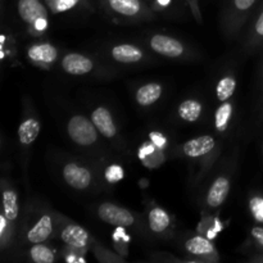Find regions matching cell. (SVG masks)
<instances>
[{"mask_svg":"<svg viewBox=\"0 0 263 263\" xmlns=\"http://www.w3.org/2000/svg\"><path fill=\"white\" fill-rule=\"evenodd\" d=\"M62 240L72 248H82L89 241V234L79 225H68L62 231Z\"/></svg>","mask_w":263,"mask_h":263,"instance_id":"30bf717a","label":"cell"},{"mask_svg":"<svg viewBox=\"0 0 263 263\" xmlns=\"http://www.w3.org/2000/svg\"><path fill=\"white\" fill-rule=\"evenodd\" d=\"M62 67L67 73L80 76V74L89 73L94 67V63L82 54L72 53L64 57L63 61H62Z\"/></svg>","mask_w":263,"mask_h":263,"instance_id":"5b68a950","label":"cell"},{"mask_svg":"<svg viewBox=\"0 0 263 263\" xmlns=\"http://www.w3.org/2000/svg\"><path fill=\"white\" fill-rule=\"evenodd\" d=\"M257 0H234V5L240 12H247L254 5Z\"/></svg>","mask_w":263,"mask_h":263,"instance_id":"484cf974","label":"cell"},{"mask_svg":"<svg viewBox=\"0 0 263 263\" xmlns=\"http://www.w3.org/2000/svg\"><path fill=\"white\" fill-rule=\"evenodd\" d=\"M30 257L33 262L36 263H53L54 262V253L51 249L43 244H35L30 249Z\"/></svg>","mask_w":263,"mask_h":263,"instance_id":"7402d4cb","label":"cell"},{"mask_svg":"<svg viewBox=\"0 0 263 263\" xmlns=\"http://www.w3.org/2000/svg\"><path fill=\"white\" fill-rule=\"evenodd\" d=\"M18 13L27 23H35L40 18L48 17V12L40 0H18Z\"/></svg>","mask_w":263,"mask_h":263,"instance_id":"8992f818","label":"cell"},{"mask_svg":"<svg viewBox=\"0 0 263 263\" xmlns=\"http://www.w3.org/2000/svg\"><path fill=\"white\" fill-rule=\"evenodd\" d=\"M3 204H4V213L3 215L7 217V220H15L18 212H20V208H18L17 195L13 190H5L3 193Z\"/></svg>","mask_w":263,"mask_h":263,"instance_id":"ffe728a7","label":"cell"},{"mask_svg":"<svg viewBox=\"0 0 263 263\" xmlns=\"http://www.w3.org/2000/svg\"><path fill=\"white\" fill-rule=\"evenodd\" d=\"M51 231H53V222H51V217L49 215H45L37 221V223H36L30 231H28L27 239L30 243H33V244L44 243V241L50 236Z\"/></svg>","mask_w":263,"mask_h":263,"instance_id":"8fae6325","label":"cell"},{"mask_svg":"<svg viewBox=\"0 0 263 263\" xmlns=\"http://www.w3.org/2000/svg\"><path fill=\"white\" fill-rule=\"evenodd\" d=\"M216 146V140L210 135L199 136V138L192 139V140L186 141L182 146V152L185 156L192 157V158H198V157L205 156L213 151Z\"/></svg>","mask_w":263,"mask_h":263,"instance_id":"52a82bcc","label":"cell"},{"mask_svg":"<svg viewBox=\"0 0 263 263\" xmlns=\"http://www.w3.org/2000/svg\"><path fill=\"white\" fill-rule=\"evenodd\" d=\"M151 139H152V141H153L154 145L158 146V148H163V146L166 145V138H164L162 134L152 133L151 134Z\"/></svg>","mask_w":263,"mask_h":263,"instance_id":"4316f807","label":"cell"},{"mask_svg":"<svg viewBox=\"0 0 263 263\" xmlns=\"http://www.w3.org/2000/svg\"><path fill=\"white\" fill-rule=\"evenodd\" d=\"M151 48L168 58H177L184 54V45L179 40L164 35H154L151 40Z\"/></svg>","mask_w":263,"mask_h":263,"instance_id":"3957f363","label":"cell"},{"mask_svg":"<svg viewBox=\"0 0 263 263\" xmlns=\"http://www.w3.org/2000/svg\"><path fill=\"white\" fill-rule=\"evenodd\" d=\"M63 177L67 184L77 190H85L91 184V174L85 167L68 163L63 168Z\"/></svg>","mask_w":263,"mask_h":263,"instance_id":"277c9868","label":"cell"},{"mask_svg":"<svg viewBox=\"0 0 263 263\" xmlns=\"http://www.w3.org/2000/svg\"><path fill=\"white\" fill-rule=\"evenodd\" d=\"M185 248L193 256H210L216 252L215 246L208 239L202 238V236H195L187 240Z\"/></svg>","mask_w":263,"mask_h":263,"instance_id":"9a60e30c","label":"cell"},{"mask_svg":"<svg viewBox=\"0 0 263 263\" xmlns=\"http://www.w3.org/2000/svg\"><path fill=\"white\" fill-rule=\"evenodd\" d=\"M170 2H171V0H158L159 4L163 5V7H166V5H168Z\"/></svg>","mask_w":263,"mask_h":263,"instance_id":"4dcf8cb0","label":"cell"},{"mask_svg":"<svg viewBox=\"0 0 263 263\" xmlns=\"http://www.w3.org/2000/svg\"><path fill=\"white\" fill-rule=\"evenodd\" d=\"M91 120L94 122L95 127L98 128L100 134L105 138L110 139L116 135L117 130H116L115 122H113L112 115L109 110L104 107H99L92 112Z\"/></svg>","mask_w":263,"mask_h":263,"instance_id":"ba28073f","label":"cell"},{"mask_svg":"<svg viewBox=\"0 0 263 263\" xmlns=\"http://www.w3.org/2000/svg\"><path fill=\"white\" fill-rule=\"evenodd\" d=\"M251 211L258 222H263V198L256 197L251 200Z\"/></svg>","mask_w":263,"mask_h":263,"instance_id":"cb8c5ba5","label":"cell"},{"mask_svg":"<svg viewBox=\"0 0 263 263\" xmlns=\"http://www.w3.org/2000/svg\"><path fill=\"white\" fill-rule=\"evenodd\" d=\"M98 215H99L100 220H103L104 222L109 223V225L121 226V228H127V226H131L135 222L131 212H128L126 208L113 204V203H103V204H100L99 210H98Z\"/></svg>","mask_w":263,"mask_h":263,"instance_id":"7a4b0ae2","label":"cell"},{"mask_svg":"<svg viewBox=\"0 0 263 263\" xmlns=\"http://www.w3.org/2000/svg\"><path fill=\"white\" fill-rule=\"evenodd\" d=\"M33 25H35V27L37 28V30L43 31V30H45V28H46V25H48V21H46V18H40V20L36 21V22L33 23Z\"/></svg>","mask_w":263,"mask_h":263,"instance_id":"f546056e","label":"cell"},{"mask_svg":"<svg viewBox=\"0 0 263 263\" xmlns=\"http://www.w3.org/2000/svg\"><path fill=\"white\" fill-rule=\"evenodd\" d=\"M161 85L156 84V82H152V84L144 85V86H141L138 90V92H136V100L143 107H148V105H152L153 103H156L161 98Z\"/></svg>","mask_w":263,"mask_h":263,"instance_id":"4fadbf2b","label":"cell"},{"mask_svg":"<svg viewBox=\"0 0 263 263\" xmlns=\"http://www.w3.org/2000/svg\"><path fill=\"white\" fill-rule=\"evenodd\" d=\"M149 226L154 233H163L170 226V216L161 208H153L149 213Z\"/></svg>","mask_w":263,"mask_h":263,"instance_id":"d6986e66","label":"cell"},{"mask_svg":"<svg viewBox=\"0 0 263 263\" xmlns=\"http://www.w3.org/2000/svg\"><path fill=\"white\" fill-rule=\"evenodd\" d=\"M68 135L79 145H91L97 141L98 134L94 122L84 116H74L68 122Z\"/></svg>","mask_w":263,"mask_h":263,"instance_id":"6da1fadb","label":"cell"},{"mask_svg":"<svg viewBox=\"0 0 263 263\" xmlns=\"http://www.w3.org/2000/svg\"><path fill=\"white\" fill-rule=\"evenodd\" d=\"M143 51L135 45H128V44H123V45H117L112 49V57L117 62L121 63H135V62L141 61L143 58Z\"/></svg>","mask_w":263,"mask_h":263,"instance_id":"7c38bea8","label":"cell"},{"mask_svg":"<svg viewBox=\"0 0 263 263\" xmlns=\"http://www.w3.org/2000/svg\"><path fill=\"white\" fill-rule=\"evenodd\" d=\"M235 79H233V77L230 76H226L217 84V87H216V95H217V98L221 102H226V100L230 99V98L233 97L234 91H235Z\"/></svg>","mask_w":263,"mask_h":263,"instance_id":"44dd1931","label":"cell"},{"mask_svg":"<svg viewBox=\"0 0 263 263\" xmlns=\"http://www.w3.org/2000/svg\"><path fill=\"white\" fill-rule=\"evenodd\" d=\"M230 190V182L226 177H218L212 186L210 187V192L207 195V203L210 207L216 208L220 207L223 202L226 200Z\"/></svg>","mask_w":263,"mask_h":263,"instance_id":"9c48e42d","label":"cell"},{"mask_svg":"<svg viewBox=\"0 0 263 263\" xmlns=\"http://www.w3.org/2000/svg\"><path fill=\"white\" fill-rule=\"evenodd\" d=\"M231 115H233V105L230 103L225 102L220 108L217 109L215 115V125L217 127V130L225 131L226 127L229 125V121H230Z\"/></svg>","mask_w":263,"mask_h":263,"instance_id":"603a6c76","label":"cell"},{"mask_svg":"<svg viewBox=\"0 0 263 263\" xmlns=\"http://www.w3.org/2000/svg\"><path fill=\"white\" fill-rule=\"evenodd\" d=\"M58 51L50 44H43V45H35L28 49V57L32 61L43 62V63H51L57 59Z\"/></svg>","mask_w":263,"mask_h":263,"instance_id":"2e32d148","label":"cell"},{"mask_svg":"<svg viewBox=\"0 0 263 263\" xmlns=\"http://www.w3.org/2000/svg\"><path fill=\"white\" fill-rule=\"evenodd\" d=\"M200 113H202V104L194 99L185 100L179 107V116L184 121H187V122L197 121L199 118Z\"/></svg>","mask_w":263,"mask_h":263,"instance_id":"ac0fdd59","label":"cell"},{"mask_svg":"<svg viewBox=\"0 0 263 263\" xmlns=\"http://www.w3.org/2000/svg\"><path fill=\"white\" fill-rule=\"evenodd\" d=\"M252 236H253L254 240L263 248V228L256 226V228L252 229Z\"/></svg>","mask_w":263,"mask_h":263,"instance_id":"83f0119b","label":"cell"},{"mask_svg":"<svg viewBox=\"0 0 263 263\" xmlns=\"http://www.w3.org/2000/svg\"><path fill=\"white\" fill-rule=\"evenodd\" d=\"M108 3L115 12L126 17H134L141 10L140 0H108Z\"/></svg>","mask_w":263,"mask_h":263,"instance_id":"e0dca14e","label":"cell"},{"mask_svg":"<svg viewBox=\"0 0 263 263\" xmlns=\"http://www.w3.org/2000/svg\"><path fill=\"white\" fill-rule=\"evenodd\" d=\"M39 133H40V123L35 118H28L23 121L18 127V138L21 143L25 145L32 144L37 138Z\"/></svg>","mask_w":263,"mask_h":263,"instance_id":"5bb4252c","label":"cell"},{"mask_svg":"<svg viewBox=\"0 0 263 263\" xmlns=\"http://www.w3.org/2000/svg\"><path fill=\"white\" fill-rule=\"evenodd\" d=\"M254 30H256V33L259 36V37H263V12L259 14L258 20H257L256 26H254Z\"/></svg>","mask_w":263,"mask_h":263,"instance_id":"f1b7e54d","label":"cell"},{"mask_svg":"<svg viewBox=\"0 0 263 263\" xmlns=\"http://www.w3.org/2000/svg\"><path fill=\"white\" fill-rule=\"evenodd\" d=\"M125 174H123V170L120 166H110L107 168L105 172V177L109 182H118L120 180L123 179Z\"/></svg>","mask_w":263,"mask_h":263,"instance_id":"d4e9b609","label":"cell"}]
</instances>
